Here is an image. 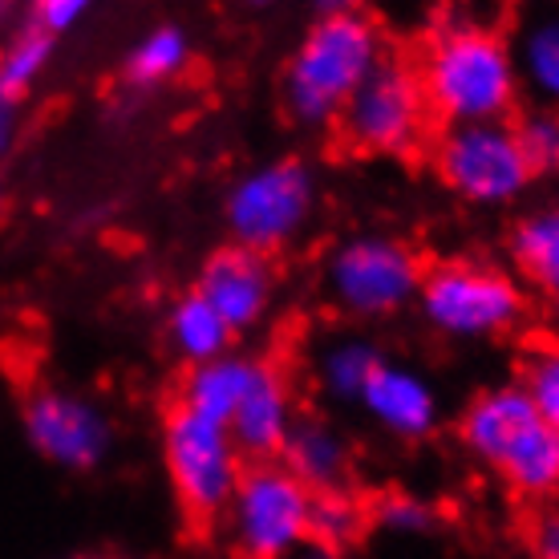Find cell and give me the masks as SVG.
<instances>
[{"label": "cell", "instance_id": "cell-1", "mask_svg": "<svg viewBox=\"0 0 559 559\" xmlns=\"http://www.w3.org/2000/svg\"><path fill=\"white\" fill-rule=\"evenodd\" d=\"M414 70L430 118H438L442 127L511 122V114L519 110L523 78H519L515 45L499 28L450 21L421 45Z\"/></svg>", "mask_w": 559, "mask_h": 559}, {"label": "cell", "instance_id": "cell-2", "mask_svg": "<svg viewBox=\"0 0 559 559\" xmlns=\"http://www.w3.org/2000/svg\"><path fill=\"white\" fill-rule=\"evenodd\" d=\"M385 37L361 9H324L284 61L280 98L296 127H333L365 78L385 61Z\"/></svg>", "mask_w": 559, "mask_h": 559}, {"label": "cell", "instance_id": "cell-3", "mask_svg": "<svg viewBox=\"0 0 559 559\" xmlns=\"http://www.w3.org/2000/svg\"><path fill=\"white\" fill-rule=\"evenodd\" d=\"M414 312L442 341L487 345L515 336L527 324L532 300L511 267L475 255H454L426 267Z\"/></svg>", "mask_w": 559, "mask_h": 559}, {"label": "cell", "instance_id": "cell-4", "mask_svg": "<svg viewBox=\"0 0 559 559\" xmlns=\"http://www.w3.org/2000/svg\"><path fill=\"white\" fill-rule=\"evenodd\" d=\"M421 276L426 264L402 236L357 231L324 255V300L349 321L381 324L414 308Z\"/></svg>", "mask_w": 559, "mask_h": 559}, {"label": "cell", "instance_id": "cell-5", "mask_svg": "<svg viewBox=\"0 0 559 559\" xmlns=\"http://www.w3.org/2000/svg\"><path fill=\"white\" fill-rule=\"evenodd\" d=\"M317 170L305 158H267L255 163L224 195V224L236 248L276 255L305 236L317 215Z\"/></svg>", "mask_w": 559, "mask_h": 559}, {"label": "cell", "instance_id": "cell-6", "mask_svg": "<svg viewBox=\"0 0 559 559\" xmlns=\"http://www.w3.org/2000/svg\"><path fill=\"white\" fill-rule=\"evenodd\" d=\"M312 503L317 495L280 462H252L219 523L239 559H293L312 544Z\"/></svg>", "mask_w": 559, "mask_h": 559}, {"label": "cell", "instance_id": "cell-7", "mask_svg": "<svg viewBox=\"0 0 559 559\" xmlns=\"http://www.w3.org/2000/svg\"><path fill=\"white\" fill-rule=\"evenodd\" d=\"M158 454L167 471L170 495L182 507V515L219 519L224 507L236 495V483L243 475V454L236 450L227 426L203 418L187 406H170L158 430Z\"/></svg>", "mask_w": 559, "mask_h": 559}, {"label": "cell", "instance_id": "cell-8", "mask_svg": "<svg viewBox=\"0 0 559 559\" xmlns=\"http://www.w3.org/2000/svg\"><path fill=\"white\" fill-rule=\"evenodd\" d=\"M430 158L438 182L466 207H511L535 182L511 122L442 127Z\"/></svg>", "mask_w": 559, "mask_h": 559}, {"label": "cell", "instance_id": "cell-9", "mask_svg": "<svg viewBox=\"0 0 559 559\" xmlns=\"http://www.w3.org/2000/svg\"><path fill=\"white\" fill-rule=\"evenodd\" d=\"M430 122L418 70L397 57H385L336 118L345 142L369 158H409L426 142Z\"/></svg>", "mask_w": 559, "mask_h": 559}, {"label": "cell", "instance_id": "cell-10", "mask_svg": "<svg viewBox=\"0 0 559 559\" xmlns=\"http://www.w3.org/2000/svg\"><path fill=\"white\" fill-rule=\"evenodd\" d=\"M21 433L37 459L70 475L98 471L114 450V418L106 406L66 385H41L28 393L21 406Z\"/></svg>", "mask_w": 559, "mask_h": 559}, {"label": "cell", "instance_id": "cell-11", "mask_svg": "<svg viewBox=\"0 0 559 559\" xmlns=\"http://www.w3.org/2000/svg\"><path fill=\"white\" fill-rule=\"evenodd\" d=\"M195 293L224 317L231 333L243 336V333H255V329L272 317L276 293H280V276H276L272 255L224 243V248H215V252L199 264Z\"/></svg>", "mask_w": 559, "mask_h": 559}, {"label": "cell", "instance_id": "cell-12", "mask_svg": "<svg viewBox=\"0 0 559 559\" xmlns=\"http://www.w3.org/2000/svg\"><path fill=\"white\" fill-rule=\"evenodd\" d=\"M361 414L397 442H426L442 426V393L409 361H381L361 393Z\"/></svg>", "mask_w": 559, "mask_h": 559}, {"label": "cell", "instance_id": "cell-13", "mask_svg": "<svg viewBox=\"0 0 559 559\" xmlns=\"http://www.w3.org/2000/svg\"><path fill=\"white\" fill-rule=\"evenodd\" d=\"M300 409H296V390L288 373L276 361H260L248 397L239 402V409L227 421V433L236 450L243 454V462H276L288 433H293Z\"/></svg>", "mask_w": 559, "mask_h": 559}, {"label": "cell", "instance_id": "cell-14", "mask_svg": "<svg viewBox=\"0 0 559 559\" xmlns=\"http://www.w3.org/2000/svg\"><path fill=\"white\" fill-rule=\"evenodd\" d=\"M539 414L532 409L527 393L519 381H499V385H487L478 390L466 406L459 409V421H454V433H459V447L478 462L495 471V462L503 459L511 442H515L523 430H532Z\"/></svg>", "mask_w": 559, "mask_h": 559}, {"label": "cell", "instance_id": "cell-15", "mask_svg": "<svg viewBox=\"0 0 559 559\" xmlns=\"http://www.w3.org/2000/svg\"><path fill=\"white\" fill-rule=\"evenodd\" d=\"M280 466L296 475L312 495L349 490L353 483V442L333 418L324 414H300L280 450Z\"/></svg>", "mask_w": 559, "mask_h": 559}, {"label": "cell", "instance_id": "cell-16", "mask_svg": "<svg viewBox=\"0 0 559 559\" xmlns=\"http://www.w3.org/2000/svg\"><path fill=\"white\" fill-rule=\"evenodd\" d=\"M495 475L523 503H551L559 499V433L544 421L523 430L503 459L495 462Z\"/></svg>", "mask_w": 559, "mask_h": 559}, {"label": "cell", "instance_id": "cell-17", "mask_svg": "<svg viewBox=\"0 0 559 559\" xmlns=\"http://www.w3.org/2000/svg\"><path fill=\"white\" fill-rule=\"evenodd\" d=\"M260 361H264V357L231 349L227 357H219V361L199 365V369H191L187 381H182L179 406L195 409V414H203V418L227 426L231 414L239 409V402H243L248 390H252L255 373H260Z\"/></svg>", "mask_w": 559, "mask_h": 559}, {"label": "cell", "instance_id": "cell-18", "mask_svg": "<svg viewBox=\"0 0 559 559\" xmlns=\"http://www.w3.org/2000/svg\"><path fill=\"white\" fill-rule=\"evenodd\" d=\"M381 349L365 333H336L312 353V381L329 402L357 406L369 378L381 369Z\"/></svg>", "mask_w": 559, "mask_h": 559}, {"label": "cell", "instance_id": "cell-19", "mask_svg": "<svg viewBox=\"0 0 559 559\" xmlns=\"http://www.w3.org/2000/svg\"><path fill=\"white\" fill-rule=\"evenodd\" d=\"M239 336L227 329V321L215 312V308L203 300V296L191 288L182 293L167 312V345L170 353L179 357L187 369H199L207 361H219L236 349Z\"/></svg>", "mask_w": 559, "mask_h": 559}, {"label": "cell", "instance_id": "cell-20", "mask_svg": "<svg viewBox=\"0 0 559 559\" xmlns=\"http://www.w3.org/2000/svg\"><path fill=\"white\" fill-rule=\"evenodd\" d=\"M507 255L519 280H527L535 293H559V203L535 207L519 215L511 236H507Z\"/></svg>", "mask_w": 559, "mask_h": 559}, {"label": "cell", "instance_id": "cell-21", "mask_svg": "<svg viewBox=\"0 0 559 559\" xmlns=\"http://www.w3.org/2000/svg\"><path fill=\"white\" fill-rule=\"evenodd\" d=\"M191 37L182 25H154L146 28L139 41L130 45L127 53V82L139 85V90H154V85L175 82L187 66H191Z\"/></svg>", "mask_w": 559, "mask_h": 559}, {"label": "cell", "instance_id": "cell-22", "mask_svg": "<svg viewBox=\"0 0 559 559\" xmlns=\"http://www.w3.org/2000/svg\"><path fill=\"white\" fill-rule=\"evenodd\" d=\"M515 61L523 90H532L539 106L559 110V13L535 16L532 25L523 28V37L515 45Z\"/></svg>", "mask_w": 559, "mask_h": 559}, {"label": "cell", "instance_id": "cell-23", "mask_svg": "<svg viewBox=\"0 0 559 559\" xmlns=\"http://www.w3.org/2000/svg\"><path fill=\"white\" fill-rule=\"evenodd\" d=\"M53 37H45L41 28L25 25L21 33L9 37V45L0 49V94L9 98H25L33 85L41 82L49 61H53Z\"/></svg>", "mask_w": 559, "mask_h": 559}, {"label": "cell", "instance_id": "cell-24", "mask_svg": "<svg viewBox=\"0 0 559 559\" xmlns=\"http://www.w3.org/2000/svg\"><path fill=\"white\" fill-rule=\"evenodd\" d=\"M369 527V503L349 490L317 495L312 503V544H324L333 551H349Z\"/></svg>", "mask_w": 559, "mask_h": 559}, {"label": "cell", "instance_id": "cell-25", "mask_svg": "<svg viewBox=\"0 0 559 559\" xmlns=\"http://www.w3.org/2000/svg\"><path fill=\"white\" fill-rule=\"evenodd\" d=\"M369 523L402 539H418L438 527V507L414 490H385L369 503Z\"/></svg>", "mask_w": 559, "mask_h": 559}, {"label": "cell", "instance_id": "cell-26", "mask_svg": "<svg viewBox=\"0 0 559 559\" xmlns=\"http://www.w3.org/2000/svg\"><path fill=\"white\" fill-rule=\"evenodd\" d=\"M519 139V151L527 158L532 175H559V110L551 106H532L527 114L511 118Z\"/></svg>", "mask_w": 559, "mask_h": 559}, {"label": "cell", "instance_id": "cell-27", "mask_svg": "<svg viewBox=\"0 0 559 559\" xmlns=\"http://www.w3.org/2000/svg\"><path fill=\"white\" fill-rule=\"evenodd\" d=\"M519 385L527 393L532 409L539 414V421L559 433V341L527 353L523 373H519Z\"/></svg>", "mask_w": 559, "mask_h": 559}, {"label": "cell", "instance_id": "cell-28", "mask_svg": "<svg viewBox=\"0 0 559 559\" xmlns=\"http://www.w3.org/2000/svg\"><path fill=\"white\" fill-rule=\"evenodd\" d=\"M82 16H90V4L85 0H41L33 4V21L28 25L41 28L45 37H61V33H73L82 25Z\"/></svg>", "mask_w": 559, "mask_h": 559}, {"label": "cell", "instance_id": "cell-29", "mask_svg": "<svg viewBox=\"0 0 559 559\" xmlns=\"http://www.w3.org/2000/svg\"><path fill=\"white\" fill-rule=\"evenodd\" d=\"M527 547H532V559H559V511H544L535 519Z\"/></svg>", "mask_w": 559, "mask_h": 559}, {"label": "cell", "instance_id": "cell-30", "mask_svg": "<svg viewBox=\"0 0 559 559\" xmlns=\"http://www.w3.org/2000/svg\"><path fill=\"white\" fill-rule=\"evenodd\" d=\"M21 139V102L0 94V158L13 151Z\"/></svg>", "mask_w": 559, "mask_h": 559}, {"label": "cell", "instance_id": "cell-31", "mask_svg": "<svg viewBox=\"0 0 559 559\" xmlns=\"http://www.w3.org/2000/svg\"><path fill=\"white\" fill-rule=\"evenodd\" d=\"M293 559H345V551H333V547L324 544H305Z\"/></svg>", "mask_w": 559, "mask_h": 559}, {"label": "cell", "instance_id": "cell-32", "mask_svg": "<svg viewBox=\"0 0 559 559\" xmlns=\"http://www.w3.org/2000/svg\"><path fill=\"white\" fill-rule=\"evenodd\" d=\"M547 300H551V324L559 329V293H556V296H547Z\"/></svg>", "mask_w": 559, "mask_h": 559}, {"label": "cell", "instance_id": "cell-33", "mask_svg": "<svg viewBox=\"0 0 559 559\" xmlns=\"http://www.w3.org/2000/svg\"><path fill=\"white\" fill-rule=\"evenodd\" d=\"M70 559H114V556H98V551H82V556H70Z\"/></svg>", "mask_w": 559, "mask_h": 559}, {"label": "cell", "instance_id": "cell-34", "mask_svg": "<svg viewBox=\"0 0 559 559\" xmlns=\"http://www.w3.org/2000/svg\"><path fill=\"white\" fill-rule=\"evenodd\" d=\"M0 211H4V182H0Z\"/></svg>", "mask_w": 559, "mask_h": 559}]
</instances>
